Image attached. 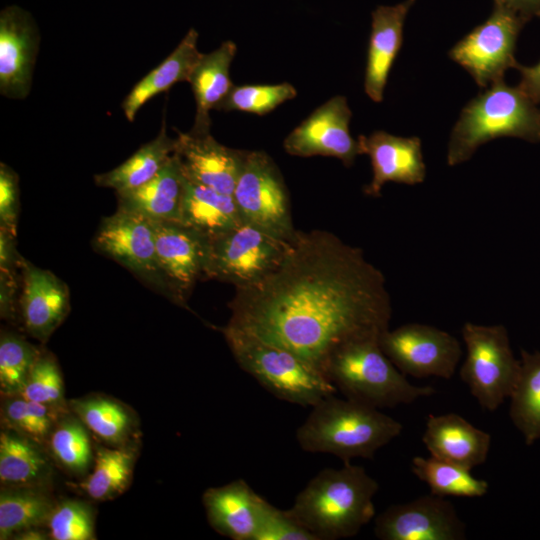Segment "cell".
<instances>
[{"label":"cell","instance_id":"obj_5","mask_svg":"<svg viewBox=\"0 0 540 540\" xmlns=\"http://www.w3.org/2000/svg\"><path fill=\"white\" fill-rule=\"evenodd\" d=\"M377 338L350 342L330 358L325 376L345 398L374 407L409 404L436 391L415 386L382 351Z\"/></svg>","mask_w":540,"mask_h":540},{"label":"cell","instance_id":"obj_46","mask_svg":"<svg viewBox=\"0 0 540 540\" xmlns=\"http://www.w3.org/2000/svg\"><path fill=\"white\" fill-rule=\"evenodd\" d=\"M12 539L16 540H44L50 539L49 532L43 529V527H34L21 531L13 536Z\"/></svg>","mask_w":540,"mask_h":540},{"label":"cell","instance_id":"obj_1","mask_svg":"<svg viewBox=\"0 0 540 540\" xmlns=\"http://www.w3.org/2000/svg\"><path fill=\"white\" fill-rule=\"evenodd\" d=\"M228 307L227 325L294 353L324 376L338 349L380 339L392 314L383 273L360 248L325 230H297L281 264L235 288Z\"/></svg>","mask_w":540,"mask_h":540},{"label":"cell","instance_id":"obj_32","mask_svg":"<svg viewBox=\"0 0 540 540\" xmlns=\"http://www.w3.org/2000/svg\"><path fill=\"white\" fill-rule=\"evenodd\" d=\"M521 369L510 398L509 415L527 445L540 438V352L521 351Z\"/></svg>","mask_w":540,"mask_h":540},{"label":"cell","instance_id":"obj_11","mask_svg":"<svg viewBox=\"0 0 540 540\" xmlns=\"http://www.w3.org/2000/svg\"><path fill=\"white\" fill-rule=\"evenodd\" d=\"M93 248L115 260L158 293L169 298L161 274L151 221L118 208L102 218L92 241Z\"/></svg>","mask_w":540,"mask_h":540},{"label":"cell","instance_id":"obj_28","mask_svg":"<svg viewBox=\"0 0 540 540\" xmlns=\"http://www.w3.org/2000/svg\"><path fill=\"white\" fill-rule=\"evenodd\" d=\"M175 138L168 136L163 122L158 135L142 145L126 161L114 169L96 174V185L114 189L116 192L131 190L149 181L173 155Z\"/></svg>","mask_w":540,"mask_h":540},{"label":"cell","instance_id":"obj_6","mask_svg":"<svg viewBox=\"0 0 540 540\" xmlns=\"http://www.w3.org/2000/svg\"><path fill=\"white\" fill-rule=\"evenodd\" d=\"M240 368L276 398L312 407L336 388L294 353L229 325L217 327Z\"/></svg>","mask_w":540,"mask_h":540},{"label":"cell","instance_id":"obj_3","mask_svg":"<svg viewBox=\"0 0 540 540\" xmlns=\"http://www.w3.org/2000/svg\"><path fill=\"white\" fill-rule=\"evenodd\" d=\"M401 431V423L379 409L333 394L311 407L296 440L306 452L328 453L351 463L354 458L372 459Z\"/></svg>","mask_w":540,"mask_h":540},{"label":"cell","instance_id":"obj_27","mask_svg":"<svg viewBox=\"0 0 540 540\" xmlns=\"http://www.w3.org/2000/svg\"><path fill=\"white\" fill-rule=\"evenodd\" d=\"M41 444L4 429L0 434V482L4 487H41L51 467Z\"/></svg>","mask_w":540,"mask_h":540},{"label":"cell","instance_id":"obj_2","mask_svg":"<svg viewBox=\"0 0 540 540\" xmlns=\"http://www.w3.org/2000/svg\"><path fill=\"white\" fill-rule=\"evenodd\" d=\"M378 489L363 467L344 463L316 474L287 511L318 540L349 538L373 519Z\"/></svg>","mask_w":540,"mask_h":540},{"label":"cell","instance_id":"obj_8","mask_svg":"<svg viewBox=\"0 0 540 540\" xmlns=\"http://www.w3.org/2000/svg\"><path fill=\"white\" fill-rule=\"evenodd\" d=\"M290 241L242 223L209 239L204 279L231 283L235 288L254 285L281 264Z\"/></svg>","mask_w":540,"mask_h":540},{"label":"cell","instance_id":"obj_18","mask_svg":"<svg viewBox=\"0 0 540 540\" xmlns=\"http://www.w3.org/2000/svg\"><path fill=\"white\" fill-rule=\"evenodd\" d=\"M20 275V320L31 337L45 343L70 311L69 288L54 273L24 257Z\"/></svg>","mask_w":540,"mask_h":540},{"label":"cell","instance_id":"obj_34","mask_svg":"<svg viewBox=\"0 0 540 540\" xmlns=\"http://www.w3.org/2000/svg\"><path fill=\"white\" fill-rule=\"evenodd\" d=\"M88 432L83 422L68 411L57 420L47 440L54 460L75 476H84L94 462Z\"/></svg>","mask_w":540,"mask_h":540},{"label":"cell","instance_id":"obj_43","mask_svg":"<svg viewBox=\"0 0 540 540\" xmlns=\"http://www.w3.org/2000/svg\"><path fill=\"white\" fill-rule=\"evenodd\" d=\"M23 256L16 247V235L0 227V271L20 273Z\"/></svg>","mask_w":540,"mask_h":540},{"label":"cell","instance_id":"obj_30","mask_svg":"<svg viewBox=\"0 0 540 540\" xmlns=\"http://www.w3.org/2000/svg\"><path fill=\"white\" fill-rule=\"evenodd\" d=\"M75 414L97 438L108 446L131 443L135 428L134 416L129 408L115 399L91 395L68 402Z\"/></svg>","mask_w":540,"mask_h":540},{"label":"cell","instance_id":"obj_38","mask_svg":"<svg viewBox=\"0 0 540 540\" xmlns=\"http://www.w3.org/2000/svg\"><path fill=\"white\" fill-rule=\"evenodd\" d=\"M17 395L62 413L70 410L65 402L63 378L57 361L43 350Z\"/></svg>","mask_w":540,"mask_h":540},{"label":"cell","instance_id":"obj_39","mask_svg":"<svg viewBox=\"0 0 540 540\" xmlns=\"http://www.w3.org/2000/svg\"><path fill=\"white\" fill-rule=\"evenodd\" d=\"M95 513L82 500L65 499L55 503L46 528L53 540H94Z\"/></svg>","mask_w":540,"mask_h":540},{"label":"cell","instance_id":"obj_37","mask_svg":"<svg viewBox=\"0 0 540 540\" xmlns=\"http://www.w3.org/2000/svg\"><path fill=\"white\" fill-rule=\"evenodd\" d=\"M296 88L288 83L233 85L219 104V111H241L263 116L296 97Z\"/></svg>","mask_w":540,"mask_h":540},{"label":"cell","instance_id":"obj_35","mask_svg":"<svg viewBox=\"0 0 540 540\" xmlns=\"http://www.w3.org/2000/svg\"><path fill=\"white\" fill-rule=\"evenodd\" d=\"M65 413L19 395L2 396L1 422L4 429L26 436L41 445L47 443L54 425Z\"/></svg>","mask_w":540,"mask_h":540},{"label":"cell","instance_id":"obj_4","mask_svg":"<svg viewBox=\"0 0 540 540\" xmlns=\"http://www.w3.org/2000/svg\"><path fill=\"white\" fill-rule=\"evenodd\" d=\"M499 137L540 142V105L519 85L504 80L492 83L462 109L448 142V165L466 162L481 145Z\"/></svg>","mask_w":540,"mask_h":540},{"label":"cell","instance_id":"obj_33","mask_svg":"<svg viewBox=\"0 0 540 540\" xmlns=\"http://www.w3.org/2000/svg\"><path fill=\"white\" fill-rule=\"evenodd\" d=\"M411 469L419 480L429 486L432 494L441 497H482L489 488L488 482L473 477L471 470L434 456H415Z\"/></svg>","mask_w":540,"mask_h":540},{"label":"cell","instance_id":"obj_31","mask_svg":"<svg viewBox=\"0 0 540 540\" xmlns=\"http://www.w3.org/2000/svg\"><path fill=\"white\" fill-rule=\"evenodd\" d=\"M56 502L41 487H4L0 492V539L34 527H46Z\"/></svg>","mask_w":540,"mask_h":540},{"label":"cell","instance_id":"obj_29","mask_svg":"<svg viewBox=\"0 0 540 540\" xmlns=\"http://www.w3.org/2000/svg\"><path fill=\"white\" fill-rule=\"evenodd\" d=\"M136 456L132 443L98 446L92 471L79 483V489L96 501L112 500L120 496L130 485Z\"/></svg>","mask_w":540,"mask_h":540},{"label":"cell","instance_id":"obj_23","mask_svg":"<svg viewBox=\"0 0 540 540\" xmlns=\"http://www.w3.org/2000/svg\"><path fill=\"white\" fill-rule=\"evenodd\" d=\"M236 53L235 42L226 40L215 50L202 53L194 66L188 79L196 103L191 131L210 132V111L217 109L234 85L230 78V67Z\"/></svg>","mask_w":540,"mask_h":540},{"label":"cell","instance_id":"obj_17","mask_svg":"<svg viewBox=\"0 0 540 540\" xmlns=\"http://www.w3.org/2000/svg\"><path fill=\"white\" fill-rule=\"evenodd\" d=\"M247 150L219 143L210 132H177L173 155L183 176L192 182L232 195Z\"/></svg>","mask_w":540,"mask_h":540},{"label":"cell","instance_id":"obj_9","mask_svg":"<svg viewBox=\"0 0 540 540\" xmlns=\"http://www.w3.org/2000/svg\"><path fill=\"white\" fill-rule=\"evenodd\" d=\"M232 196L244 223L283 240L294 238L288 190L266 152H246Z\"/></svg>","mask_w":540,"mask_h":540},{"label":"cell","instance_id":"obj_7","mask_svg":"<svg viewBox=\"0 0 540 540\" xmlns=\"http://www.w3.org/2000/svg\"><path fill=\"white\" fill-rule=\"evenodd\" d=\"M462 337L467 354L460 378L483 409L495 411L511 396L521 361L515 358L503 325L466 322Z\"/></svg>","mask_w":540,"mask_h":540},{"label":"cell","instance_id":"obj_24","mask_svg":"<svg viewBox=\"0 0 540 540\" xmlns=\"http://www.w3.org/2000/svg\"><path fill=\"white\" fill-rule=\"evenodd\" d=\"M184 176L174 155L146 183L116 192L118 208L136 212L149 220L179 221Z\"/></svg>","mask_w":540,"mask_h":540},{"label":"cell","instance_id":"obj_13","mask_svg":"<svg viewBox=\"0 0 540 540\" xmlns=\"http://www.w3.org/2000/svg\"><path fill=\"white\" fill-rule=\"evenodd\" d=\"M150 221L168 299L189 309L188 299L196 283L204 279L209 239L180 222Z\"/></svg>","mask_w":540,"mask_h":540},{"label":"cell","instance_id":"obj_25","mask_svg":"<svg viewBox=\"0 0 540 540\" xmlns=\"http://www.w3.org/2000/svg\"><path fill=\"white\" fill-rule=\"evenodd\" d=\"M198 37L194 28L189 29L172 53L135 84L122 103L124 115L130 122L152 97L168 91L178 82H188L202 54L198 50Z\"/></svg>","mask_w":540,"mask_h":540},{"label":"cell","instance_id":"obj_41","mask_svg":"<svg viewBox=\"0 0 540 540\" xmlns=\"http://www.w3.org/2000/svg\"><path fill=\"white\" fill-rule=\"evenodd\" d=\"M20 211V189L17 173L0 164V227L16 235Z\"/></svg>","mask_w":540,"mask_h":540},{"label":"cell","instance_id":"obj_10","mask_svg":"<svg viewBox=\"0 0 540 540\" xmlns=\"http://www.w3.org/2000/svg\"><path fill=\"white\" fill-rule=\"evenodd\" d=\"M526 23L515 12L494 4L487 20L458 41L448 56L467 70L478 86H490L518 65L516 42Z\"/></svg>","mask_w":540,"mask_h":540},{"label":"cell","instance_id":"obj_16","mask_svg":"<svg viewBox=\"0 0 540 540\" xmlns=\"http://www.w3.org/2000/svg\"><path fill=\"white\" fill-rule=\"evenodd\" d=\"M39 31L29 12L12 5L0 13V92L22 100L32 85Z\"/></svg>","mask_w":540,"mask_h":540},{"label":"cell","instance_id":"obj_21","mask_svg":"<svg viewBox=\"0 0 540 540\" xmlns=\"http://www.w3.org/2000/svg\"><path fill=\"white\" fill-rule=\"evenodd\" d=\"M415 1L380 5L372 11L364 90L374 102L384 98L390 70L402 46L404 23Z\"/></svg>","mask_w":540,"mask_h":540},{"label":"cell","instance_id":"obj_22","mask_svg":"<svg viewBox=\"0 0 540 540\" xmlns=\"http://www.w3.org/2000/svg\"><path fill=\"white\" fill-rule=\"evenodd\" d=\"M422 442L431 456L471 470L486 461L491 436L458 414H431Z\"/></svg>","mask_w":540,"mask_h":540},{"label":"cell","instance_id":"obj_45","mask_svg":"<svg viewBox=\"0 0 540 540\" xmlns=\"http://www.w3.org/2000/svg\"><path fill=\"white\" fill-rule=\"evenodd\" d=\"M494 4L515 12L527 22L535 16L540 17V0H494Z\"/></svg>","mask_w":540,"mask_h":540},{"label":"cell","instance_id":"obj_36","mask_svg":"<svg viewBox=\"0 0 540 540\" xmlns=\"http://www.w3.org/2000/svg\"><path fill=\"white\" fill-rule=\"evenodd\" d=\"M41 351L22 336L1 331L0 388L2 396L19 393Z\"/></svg>","mask_w":540,"mask_h":540},{"label":"cell","instance_id":"obj_12","mask_svg":"<svg viewBox=\"0 0 540 540\" xmlns=\"http://www.w3.org/2000/svg\"><path fill=\"white\" fill-rule=\"evenodd\" d=\"M380 347L404 374L417 378L429 376L450 379L462 355L456 337L434 326L408 323L386 330Z\"/></svg>","mask_w":540,"mask_h":540},{"label":"cell","instance_id":"obj_42","mask_svg":"<svg viewBox=\"0 0 540 540\" xmlns=\"http://www.w3.org/2000/svg\"><path fill=\"white\" fill-rule=\"evenodd\" d=\"M21 275L0 271V316L15 322L20 316Z\"/></svg>","mask_w":540,"mask_h":540},{"label":"cell","instance_id":"obj_26","mask_svg":"<svg viewBox=\"0 0 540 540\" xmlns=\"http://www.w3.org/2000/svg\"><path fill=\"white\" fill-rule=\"evenodd\" d=\"M178 222L208 239L244 223L232 195L189 181L185 177Z\"/></svg>","mask_w":540,"mask_h":540},{"label":"cell","instance_id":"obj_40","mask_svg":"<svg viewBox=\"0 0 540 540\" xmlns=\"http://www.w3.org/2000/svg\"><path fill=\"white\" fill-rule=\"evenodd\" d=\"M255 540L318 539L287 510H280L267 501Z\"/></svg>","mask_w":540,"mask_h":540},{"label":"cell","instance_id":"obj_44","mask_svg":"<svg viewBox=\"0 0 540 540\" xmlns=\"http://www.w3.org/2000/svg\"><path fill=\"white\" fill-rule=\"evenodd\" d=\"M515 69L521 75L519 83L521 89L540 105V61L534 66H523L518 63Z\"/></svg>","mask_w":540,"mask_h":540},{"label":"cell","instance_id":"obj_15","mask_svg":"<svg viewBox=\"0 0 540 540\" xmlns=\"http://www.w3.org/2000/svg\"><path fill=\"white\" fill-rule=\"evenodd\" d=\"M466 527L453 504L434 494L389 506L375 519L381 540H462Z\"/></svg>","mask_w":540,"mask_h":540},{"label":"cell","instance_id":"obj_19","mask_svg":"<svg viewBox=\"0 0 540 540\" xmlns=\"http://www.w3.org/2000/svg\"><path fill=\"white\" fill-rule=\"evenodd\" d=\"M357 140L361 154L369 156L372 166V179L363 189L366 195L379 197L387 182L416 185L425 180L426 165L418 137L375 131Z\"/></svg>","mask_w":540,"mask_h":540},{"label":"cell","instance_id":"obj_20","mask_svg":"<svg viewBox=\"0 0 540 540\" xmlns=\"http://www.w3.org/2000/svg\"><path fill=\"white\" fill-rule=\"evenodd\" d=\"M207 520L217 533L232 540H255L266 500L243 479L205 490Z\"/></svg>","mask_w":540,"mask_h":540},{"label":"cell","instance_id":"obj_14","mask_svg":"<svg viewBox=\"0 0 540 540\" xmlns=\"http://www.w3.org/2000/svg\"><path fill=\"white\" fill-rule=\"evenodd\" d=\"M352 117L346 97L337 95L317 107L284 139V150L298 157H334L347 167L361 155L350 133Z\"/></svg>","mask_w":540,"mask_h":540}]
</instances>
